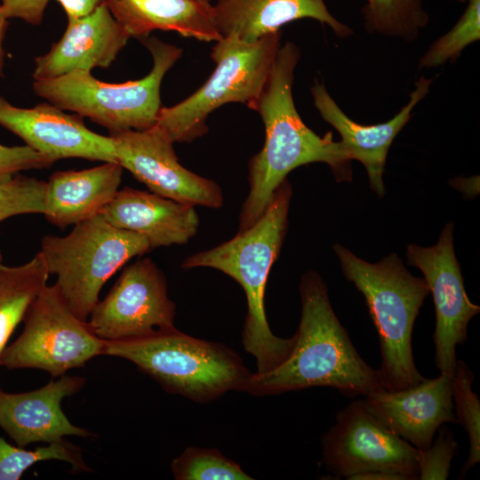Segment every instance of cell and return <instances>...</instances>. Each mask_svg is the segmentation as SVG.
Instances as JSON below:
<instances>
[{
    "label": "cell",
    "mask_w": 480,
    "mask_h": 480,
    "mask_svg": "<svg viewBox=\"0 0 480 480\" xmlns=\"http://www.w3.org/2000/svg\"><path fill=\"white\" fill-rule=\"evenodd\" d=\"M322 455L326 468L346 479L370 472L418 479V450L380 420L364 398L337 413L322 438Z\"/></svg>",
    "instance_id": "obj_10"
},
{
    "label": "cell",
    "mask_w": 480,
    "mask_h": 480,
    "mask_svg": "<svg viewBox=\"0 0 480 480\" xmlns=\"http://www.w3.org/2000/svg\"><path fill=\"white\" fill-rule=\"evenodd\" d=\"M85 380L62 375L36 390L8 393L0 388V428L18 446L53 443L67 436L89 437L90 431L70 422L61 402L82 389Z\"/></svg>",
    "instance_id": "obj_17"
},
{
    "label": "cell",
    "mask_w": 480,
    "mask_h": 480,
    "mask_svg": "<svg viewBox=\"0 0 480 480\" xmlns=\"http://www.w3.org/2000/svg\"><path fill=\"white\" fill-rule=\"evenodd\" d=\"M281 33L245 42L222 37L211 57L216 68L208 80L181 102L162 107L156 125L173 142H189L207 132L209 115L222 105L238 102L255 110L280 48Z\"/></svg>",
    "instance_id": "obj_7"
},
{
    "label": "cell",
    "mask_w": 480,
    "mask_h": 480,
    "mask_svg": "<svg viewBox=\"0 0 480 480\" xmlns=\"http://www.w3.org/2000/svg\"><path fill=\"white\" fill-rule=\"evenodd\" d=\"M0 125L53 163L72 157L117 163L109 135L91 131L81 116L67 114L47 101L26 108L15 107L0 97Z\"/></svg>",
    "instance_id": "obj_14"
},
{
    "label": "cell",
    "mask_w": 480,
    "mask_h": 480,
    "mask_svg": "<svg viewBox=\"0 0 480 480\" xmlns=\"http://www.w3.org/2000/svg\"><path fill=\"white\" fill-rule=\"evenodd\" d=\"M130 37L141 39L154 30L212 42L222 36L215 27L213 5L200 0H106Z\"/></svg>",
    "instance_id": "obj_22"
},
{
    "label": "cell",
    "mask_w": 480,
    "mask_h": 480,
    "mask_svg": "<svg viewBox=\"0 0 480 480\" xmlns=\"http://www.w3.org/2000/svg\"><path fill=\"white\" fill-rule=\"evenodd\" d=\"M46 181L16 174L0 182V222L10 217L42 213Z\"/></svg>",
    "instance_id": "obj_29"
},
{
    "label": "cell",
    "mask_w": 480,
    "mask_h": 480,
    "mask_svg": "<svg viewBox=\"0 0 480 480\" xmlns=\"http://www.w3.org/2000/svg\"><path fill=\"white\" fill-rule=\"evenodd\" d=\"M48 460L69 463L74 472L91 471L81 448L64 438L29 451L12 446L0 436V480H19L31 466Z\"/></svg>",
    "instance_id": "obj_25"
},
{
    "label": "cell",
    "mask_w": 480,
    "mask_h": 480,
    "mask_svg": "<svg viewBox=\"0 0 480 480\" xmlns=\"http://www.w3.org/2000/svg\"><path fill=\"white\" fill-rule=\"evenodd\" d=\"M212 5L215 27L222 37L254 42L301 19L327 25L340 38L353 34L329 12L324 0H218Z\"/></svg>",
    "instance_id": "obj_20"
},
{
    "label": "cell",
    "mask_w": 480,
    "mask_h": 480,
    "mask_svg": "<svg viewBox=\"0 0 480 480\" xmlns=\"http://www.w3.org/2000/svg\"><path fill=\"white\" fill-rule=\"evenodd\" d=\"M430 446L418 450V479L444 480L449 476L451 462L457 454L458 444L453 433L444 425Z\"/></svg>",
    "instance_id": "obj_30"
},
{
    "label": "cell",
    "mask_w": 480,
    "mask_h": 480,
    "mask_svg": "<svg viewBox=\"0 0 480 480\" xmlns=\"http://www.w3.org/2000/svg\"><path fill=\"white\" fill-rule=\"evenodd\" d=\"M49 0H1L7 19H20L31 25H40Z\"/></svg>",
    "instance_id": "obj_32"
},
{
    "label": "cell",
    "mask_w": 480,
    "mask_h": 480,
    "mask_svg": "<svg viewBox=\"0 0 480 480\" xmlns=\"http://www.w3.org/2000/svg\"><path fill=\"white\" fill-rule=\"evenodd\" d=\"M453 225L443 228L436 244L421 247L409 244L407 264L418 268L424 276L436 308L433 335L435 363L440 372L452 377L456 348L467 340L468 325L480 312V307L468 299L453 248Z\"/></svg>",
    "instance_id": "obj_12"
},
{
    "label": "cell",
    "mask_w": 480,
    "mask_h": 480,
    "mask_svg": "<svg viewBox=\"0 0 480 480\" xmlns=\"http://www.w3.org/2000/svg\"><path fill=\"white\" fill-rule=\"evenodd\" d=\"M200 1H204V2H209V3H211L212 0H200Z\"/></svg>",
    "instance_id": "obj_37"
},
{
    "label": "cell",
    "mask_w": 480,
    "mask_h": 480,
    "mask_svg": "<svg viewBox=\"0 0 480 480\" xmlns=\"http://www.w3.org/2000/svg\"><path fill=\"white\" fill-rule=\"evenodd\" d=\"M370 34L414 41L428 23L421 0H366L362 8Z\"/></svg>",
    "instance_id": "obj_24"
},
{
    "label": "cell",
    "mask_w": 480,
    "mask_h": 480,
    "mask_svg": "<svg viewBox=\"0 0 480 480\" xmlns=\"http://www.w3.org/2000/svg\"><path fill=\"white\" fill-rule=\"evenodd\" d=\"M177 480H252L234 460L213 448L187 447L171 465Z\"/></svg>",
    "instance_id": "obj_28"
},
{
    "label": "cell",
    "mask_w": 480,
    "mask_h": 480,
    "mask_svg": "<svg viewBox=\"0 0 480 480\" xmlns=\"http://www.w3.org/2000/svg\"><path fill=\"white\" fill-rule=\"evenodd\" d=\"M63 7L68 19L79 18L92 12L106 0H57Z\"/></svg>",
    "instance_id": "obj_33"
},
{
    "label": "cell",
    "mask_w": 480,
    "mask_h": 480,
    "mask_svg": "<svg viewBox=\"0 0 480 480\" xmlns=\"http://www.w3.org/2000/svg\"><path fill=\"white\" fill-rule=\"evenodd\" d=\"M123 171L118 163H103L53 172L46 181L43 214L60 228L100 214L117 192Z\"/></svg>",
    "instance_id": "obj_21"
},
{
    "label": "cell",
    "mask_w": 480,
    "mask_h": 480,
    "mask_svg": "<svg viewBox=\"0 0 480 480\" xmlns=\"http://www.w3.org/2000/svg\"><path fill=\"white\" fill-rule=\"evenodd\" d=\"M7 18L0 6V76H3L4 75V50L3 47V42L7 28Z\"/></svg>",
    "instance_id": "obj_34"
},
{
    "label": "cell",
    "mask_w": 480,
    "mask_h": 480,
    "mask_svg": "<svg viewBox=\"0 0 480 480\" xmlns=\"http://www.w3.org/2000/svg\"><path fill=\"white\" fill-rule=\"evenodd\" d=\"M300 293L301 317L290 355L269 372L251 373L242 392L269 396L329 387L347 396L364 397L382 389L378 369L361 357L334 313L322 277L307 272Z\"/></svg>",
    "instance_id": "obj_2"
},
{
    "label": "cell",
    "mask_w": 480,
    "mask_h": 480,
    "mask_svg": "<svg viewBox=\"0 0 480 480\" xmlns=\"http://www.w3.org/2000/svg\"><path fill=\"white\" fill-rule=\"evenodd\" d=\"M333 250L345 277L364 295L377 330L383 388L396 391L418 384L424 377L415 365L412 338L420 308L429 294L426 281L412 276L395 253L369 263L339 244Z\"/></svg>",
    "instance_id": "obj_4"
},
{
    "label": "cell",
    "mask_w": 480,
    "mask_h": 480,
    "mask_svg": "<svg viewBox=\"0 0 480 480\" xmlns=\"http://www.w3.org/2000/svg\"><path fill=\"white\" fill-rule=\"evenodd\" d=\"M473 372L462 360H457L452 377V394L456 422L460 423L468 437V455L460 474L467 472L480 461V400L472 389Z\"/></svg>",
    "instance_id": "obj_26"
},
{
    "label": "cell",
    "mask_w": 480,
    "mask_h": 480,
    "mask_svg": "<svg viewBox=\"0 0 480 480\" xmlns=\"http://www.w3.org/2000/svg\"><path fill=\"white\" fill-rule=\"evenodd\" d=\"M105 356L132 362L167 392L196 403L242 391L252 373L225 345L196 339L176 327L140 338L105 340Z\"/></svg>",
    "instance_id": "obj_5"
},
{
    "label": "cell",
    "mask_w": 480,
    "mask_h": 480,
    "mask_svg": "<svg viewBox=\"0 0 480 480\" xmlns=\"http://www.w3.org/2000/svg\"><path fill=\"white\" fill-rule=\"evenodd\" d=\"M433 81L421 76L414 84L408 103L395 116L385 123L370 125L360 124L348 117L324 84L316 81L310 89L320 116L340 133L349 159L357 160L364 166L370 186L380 197L385 195L383 173L388 149L410 121L415 106L429 92Z\"/></svg>",
    "instance_id": "obj_16"
},
{
    "label": "cell",
    "mask_w": 480,
    "mask_h": 480,
    "mask_svg": "<svg viewBox=\"0 0 480 480\" xmlns=\"http://www.w3.org/2000/svg\"><path fill=\"white\" fill-rule=\"evenodd\" d=\"M300 59L292 42L280 46L256 111L265 126L261 150L248 164L249 194L239 215V230L252 226L264 212L276 188L299 166L324 163L338 181L351 180V160L332 132L319 136L299 115L292 96L294 71Z\"/></svg>",
    "instance_id": "obj_1"
},
{
    "label": "cell",
    "mask_w": 480,
    "mask_h": 480,
    "mask_svg": "<svg viewBox=\"0 0 480 480\" xmlns=\"http://www.w3.org/2000/svg\"><path fill=\"white\" fill-rule=\"evenodd\" d=\"M129 38L104 3L88 15L68 19L60 39L46 53L35 59L32 77L46 79L73 70L107 68Z\"/></svg>",
    "instance_id": "obj_18"
},
{
    "label": "cell",
    "mask_w": 480,
    "mask_h": 480,
    "mask_svg": "<svg viewBox=\"0 0 480 480\" xmlns=\"http://www.w3.org/2000/svg\"><path fill=\"white\" fill-rule=\"evenodd\" d=\"M49 275L40 252L20 266L0 264V366L10 337L47 284Z\"/></svg>",
    "instance_id": "obj_23"
},
{
    "label": "cell",
    "mask_w": 480,
    "mask_h": 480,
    "mask_svg": "<svg viewBox=\"0 0 480 480\" xmlns=\"http://www.w3.org/2000/svg\"><path fill=\"white\" fill-rule=\"evenodd\" d=\"M175 316L164 274L152 260L143 258L124 268L87 322L99 338L118 340L174 328Z\"/></svg>",
    "instance_id": "obj_11"
},
{
    "label": "cell",
    "mask_w": 480,
    "mask_h": 480,
    "mask_svg": "<svg viewBox=\"0 0 480 480\" xmlns=\"http://www.w3.org/2000/svg\"><path fill=\"white\" fill-rule=\"evenodd\" d=\"M117 163L151 192L174 201L209 208L223 204V194L213 180L183 167L173 142L156 124L143 131L110 132Z\"/></svg>",
    "instance_id": "obj_13"
},
{
    "label": "cell",
    "mask_w": 480,
    "mask_h": 480,
    "mask_svg": "<svg viewBox=\"0 0 480 480\" xmlns=\"http://www.w3.org/2000/svg\"><path fill=\"white\" fill-rule=\"evenodd\" d=\"M74 226L65 236H44L39 252L68 305L87 321L106 282L151 248L144 236L113 226L100 214Z\"/></svg>",
    "instance_id": "obj_8"
},
{
    "label": "cell",
    "mask_w": 480,
    "mask_h": 480,
    "mask_svg": "<svg viewBox=\"0 0 480 480\" xmlns=\"http://www.w3.org/2000/svg\"><path fill=\"white\" fill-rule=\"evenodd\" d=\"M364 400L380 420L417 450L430 446L440 426L456 422L452 377L443 372L406 389L371 392Z\"/></svg>",
    "instance_id": "obj_15"
},
{
    "label": "cell",
    "mask_w": 480,
    "mask_h": 480,
    "mask_svg": "<svg viewBox=\"0 0 480 480\" xmlns=\"http://www.w3.org/2000/svg\"><path fill=\"white\" fill-rule=\"evenodd\" d=\"M100 214L113 226L144 236L151 249L185 244L199 228L193 205L129 187L117 190Z\"/></svg>",
    "instance_id": "obj_19"
},
{
    "label": "cell",
    "mask_w": 480,
    "mask_h": 480,
    "mask_svg": "<svg viewBox=\"0 0 480 480\" xmlns=\"http://www.w3.org/2000/svg\"><path fill=\"white\" fill-rule=\"evenodd\" d=\"M23 321L21 333L2 355L1 366L9 370L40 369L59 378L105 356V340L72 311L56 284L41 290Z\"/></svg>",
    "instance_id": "obj_9"
},
{
    "label": "cell",
    "mask_w": 480,
    "mask_h": 480,
    "mask_svg": "<svg viewBox=\"0 0 480 480\" xmlns=\"http://www.w3.org/2000/svg\"><path fill=\"white\" fill-rule=\"evenodd\" d=\"M466 2V9L455 25L436 39L420 58L419 70L456 61L467 46L480 39V0Z\"/></svg>",
    "instance_id": "obj_27"
},
{
    "label": "cell",
    "mask_w": 480,
    "mask_h": 480,
    "mask_svg": "<svg viewBox=\"0 0 480 480\" xmlns=\"http://www.w3.org/2000/svg\"><path fill=\"white\" fill-rule=\"evenodd\" d=\"M140 40L153 60L150 72L141 79L108 84L92 76L91 71L73 70L60 76L34 80L33 91L62 110L88 117L109 133L149 129L156 124L162 108V81L181 57L182 50L155 36Z\"/></svg>",
    "instance_id": "obj_6"
},
{
    "label": "cell",
    "mask_w": 480,
    "mask_h": 480,
    "mask_svg": "<svg viewBox=\"0 0 480 480\" xmlns=\"http://www.w3.org/2000/svg\"><path fill=\"white\" fill-rule=\"evenodd\" d=\"M3 263V255H2V252H1V250H0V264Z\"/></svg>",
    "instance_id": "obj_35"
},
{
    "label": "cell",
    "mask_w": 480,
    "mask_h": 480,
    "mask_svg": "<svg viewBox=\"0 0 480 480\" xmlns=\"http://www.w3.org/2000/svg\"><path fill=\"white\" fill-rule=\"evenodd\" d=\"M460 3H466V0H458Z\"/></svg>",
    "instance_id": "obj_36"
},
{
    "label": "cell",
    "mask_w": 480,
    "mask_h": 480,
    "mask_svg": "<svg viewBox=\"0 0 480 480\" xmlns=\"http://www.w3.org/2000/svg\"><path fill=\"white\" fill-rule=\"evenodd\" d=\"M292 187L284 180L261 216L230 240L188 256L183 269L212 268L235 279L244 291L247 313L242 344L256 360L257 373L269 372L290 355L295 336H276L268 325L264 305L266 284L285 236Z\"/></svg>",
    "instance_id": "obj_3"
},
{
    "label": "cell",
    "mask_w": 480,
    "mask_h": 480,
    "mask_svg": "<svg viewBox=\"0 0 480 480\" xmlns=\"http://www.w3.org/2000/svg\"><path fill=\"white\" fill-rule=\"evenodd\" d=\"M54 163L30 147H8L0 144V182L12 179L22 171L50 168Z\"/></svg>",
    "instance_id": "obj_31"
}]
</instances>
